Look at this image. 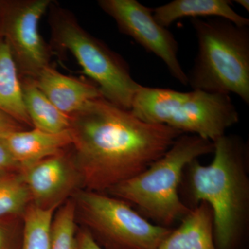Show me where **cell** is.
Returning <instances> with one entry per match:
<instances>
[{
    "label": "cell",
    "mask_w": 249,
    "mask_h": 249,
    "mask_svg": "<svg viewBox=\"0 0 249 249\" xmlns=\"http://www.w3.org/2000/svg\"><path fill=\"white\" fill-rule=\"evenodd\" d=\"M73 160L86 191L107 192L162 157L182 132L144 122L103 97L70 115Z\"/></svg>",
    "instance_id": "obj_1"
},
{
    "label": "cell",
    "mask_w": 249,
    "mask_h": 249,
    "mask_svg": "<svg viewBox=\"0 0 249 249\" xmlns=\"http://www.w3.org/2000/svg\"><path fill=\"white\" fill-rule=\"evenodd\" d=\"M213 144L210 164L196 160L187 165V196L192 208L206 202L212 210L216 248L235 249L249 224V145L232 134H224Z\"/></svg>",
    "instance_id": "obj_2"
},
{
    "label": "cell",
    "mask_w": 249,
    "mask_h": 249,
    "mask_svg": "<svg viewBox=\"0 0 249 249\" xmlns=\"http://www.w3.org/2000/svg\"><path fill=\"white\" fill-rule=\"evenodd\" d=\"M213 142L183 134L164 155L146 169L108 191L125 201L147 220L170 228L181 221L190 209L180 197V186L187 165L201 156L213 153Z\"/></svg>",
    "instance_id": "obj_3"
},
{
    "label": "cell",
    "mask_w": 249,
    "mask_h": 249,
    "mask_svg": "<svg viewBox=\"0 0 249 249\" xmlns=\"http://www.w3.org/2000/svg\"><path fill=\"white\" fill-rule=\"evenodd\" d=\"M198 52L188 76L194 90L237 95L249 105V26L223 18L191 19Z\"/></svg>",
    "instance_id": "obj_4"
},
{
    "label": "cell",
    "mask_w": 249,
    "mask_h": 249,
    "mask_svg": "<svg viewBox=\"0 0 249 249\" xmlns=\"http://www.w3.org/2000/svg\"><path fill=\"white\" fill-rule=\"evenodd\" d=\"M130 111L148 124H163L213 142L240 121L230 95L139 87Z\"/></svg>",
    "instance_id": "obj_5"
},
{
    "label": "cell",
    "mask_w": 249,
    "mask_h": 249,
    "mask_svg": "<svg viewBox=\"0 0 249 249\" xmlns=\"http://www.w3.org/2000/svg\"><path fill=\"white\" fill-rule=\"evenodd\" d=\"M50 8L49 25L53 45L74 57L105 99L130 110L141 85L132 78L128 63L85 30L70 11L56 6Z\"/></svg>",
    "instance_id": "obj_6"
},
{
    "label": "cell",
    "mask_w": 249,
    "mask_h": 249,
    "mask_svg": "<svg viewBox=\"0 0 249 249\" xmlns=\"http://www.w3.org/2000/svg\"><path fill=\"white\" fill-rule=\"evenodd\" d=\"M77 205L91 233L111 249H157L172 230L150 222L125 201L100 192H80Z\"/></svg>",
    "instance_id": "obj_7"
},
{
    "label": "cell",
    "mask_w": 249,
    "mask_h": 249,
    "mask_svg": "<svg viewBox=\"0 0 249 249\" xmlns=\"http://www.w3.org/2000/svg\"><path fill=\"white\" fill-rule=\"evenodd\" d=\"M52 0L0 1V37L11 49L21 78L34 79L51 65L52 47L39 31L41 18Z\"/></svg>",
    "instance_id": "obj_8"
},
{
    "label": "cell",
    "mask_w": 249,
    "mask_h": 249,
    "mask_svg": "<svg viewBox=\"0 0 249 249\" xmlns=\"http://www.w3.org/2000/svg\"><path fill=\"white\" fill-rule=\"evenodd\" d=\"M99 7L114 19L119 31L162 60L170 75L184 86L188 80L178 58V44L168 28L156 20L153 9L137 0H99Z\"/></svg>",
    "instance_id": "obj_9"
},
{
    "label": "cell",
    "mask_w": 249,
    "mask_h": 249,
    "mask_svg": "<svg viewBox=\"0 0 249 249\" xmlns=\"http://www.w3.org/2000/svg\"><path fill=\"white\" fill-rule=\"evenodd\" d=\"M21 173L33 204L39 207H58L59 203L80 182L73 157L67 155L65 150L22 170Z\"/></svg>",
    "instance_id": "obj_10"
},
{
    "label": "cell",
    "mask_w": 249,
    "mask_h": 249,
    "mask_svg": "<svg viewBox=\"0 0 249 249\" xmlns=\"http://www.w3.org/2000/svg\"><path fill=\"white\" fill-rule=\"evenodd\" d=\"M32 80L49 101L67 115L80 110L90 101L103 97L91 80L63 74L52 65L44 68Z\"/></svg>",
    "instance_id": "obj_11"
},
{
    "label": "cell",
    "mask_w": 249,
    "mask_h": 249,
    "mask_svg": "<svg viewBox=\"0 0 249 249\" xmlns=\"http://www.w3.org/2000/svg\"><path fill=\"white\" fill-rule=\"evenodd\" d=\"M4 139L20 171L71 146L70 129L54 134L40 129H19L0 136Z\"/></svg>",
    "instance_id": "obj_12"
},
{
    "label": "cell",
    "mask_w": 249,
    "mask_h": 249,
    "mask_svg": "<svg viewBox=\"0 0 249 249\" xmlns=\"http://www.w3.org/2000/svg\"><path fill=\"white\" fill-rule=\"evenodd\" d=\"M157 249H217L213 215L209 205L200 202L192 208Z\"/></svg>",
    "instance_id": "obj_13"
},
{
    "label": "cell",
    "mask_w": 249,
    "mask_h": 249,
    "mask_svg": "<svg viewBox=\"0 0 249 249\" xmlns=\"http://www.w3.org/2000/svg\"><path fill=\"white\" fill-rule=\"evenodd\" d=\"M153 15L157 22L165 28L183 18H223L236 25L249 26V19L235 12L229 0H174L153 9Z\"/></svg>",
    "instance_id": "obj_14"
},
{
    "label": "cell",
    "mask_w": 249,
    "mask_h": 249,
    "mask_svg": "<svg viewBox=\"0 0 249 249\" xmlns=\"http://www.w3.org/2000/svg\"><path fill=\"white\" fill-rule=\"evenodd\" d=\"M0 111L24 127H32L24 106L22 80L17 65L2 37H0Z\"/></svg>",
    "instance_id": "obj_15"
},
{
    "label": "cell",
    "mask_w": 249,
    "mask_h": 249,
    "mask_svg": "<svg viewBox=\"0 0 249 249\" xmlns=\"http://www.w3.org/2000/svg\"><path fill=\"white\" fill-rule=\"evenodd\" d=\"M23 97L33 128L49 133L66 132L71 125V117L62 112L29 78H21Z\"/></svg>",
    "instance_id": "obj_16"
},
{
    "label": "cell",
    "mask_w": 249,
    "mask_h": 249,
    "mask_svg": "<svg viewBox=\"0 0 249 249\" xmlns=\"http://www.w3.org/2000/svg\"><path fill=\"white\" fill-rule=\"evenodd\" d=\"M57 206L42 208L31 204L24 213L20 249H50L52 226Z\"/></svg>",
    "instance_id": "obj_17"
},
{
    "label": "cell",
    "mask_w": 249,
    "mask_h": 249,
    "mask_svg": "<svg viewBox=\"0 0 249 249\" xmlns=\"http://www.w3.org/2000/svg\"><path fill=\"white\" fill-rule=\"evenodd\" d=\"M31 202L22 173H0V217L24 214Z\"/></svg>",
    "instance_id": "obj_18"
},
{
    "label": "cell",
    "mask_w": 249,
    "mask_h": 249,
    "mask_svg": "<svg viewBox=\"0 0 249 249\" xmlns=\"http://www.w3.org/2000/svg\"><path fill=\"white\" fill-rule=\"evenodd\" d=\"M76 211V203L68 201L53 216L50 249H78Z\"/></svg>",
    "instance_id": "obj_19"
},
{
    "label": "cell",
    "mask_w": 249,
    "mask_h": 249,
    "mask_svg": "<svg viewBox=\"0 0 249 249\" xmlns=\"http://www.w3.org/2000/svg\"><path fill=\"white\" fill-rule=\"evenodd\" d=\"M16 170H19V165L4 139L0 137V173Z\"/></svg>",
    "instance_id": "obj_20"
},
{
    "label": "cell",
    "mask_w": 249,
    "mask_h": 249,
    "mask_svg": "<svg viewBox=\"0 0 249 249\" xmlns=\"http://www.w3.org/2000/svg\"><path fill=\"white\" fill-rule=\"evenodd\" d=\"M77 245L78 249H104L88 229H83L77 233Z\"/></svg>",
    "instance_id": "obj_21"
},
{
    "label": "cell",
    "mask_w": 249,
    "mask_h": 249,
    "mask_svg": "<svg viewBox=\"0 0 249 249\" xmlns=\"http://www.w3.org/2000/svg\"><path fill=\"white\" fill-rule=\"evenodd\" d=\"M24 129V126L0 111V136Z\"/></svg>",
    "instance_id": "obj_22"
},
{
    "label": "cell",
    "mask_w": 249,
    "mask_h": 249,
    "mask_svg": "<svg viewBox=\"0 0 249 249\" xmlns=\"http://www.w3.org/2000/svg\"><path fill=\"white\" fill-rule=\"evenodd\" d=\"M10 249V238L6 229L0 226V249Z\"/></svg>",
    "instance_id": "obj_23"
},
{
    "label": "cell",
    "mask_w": 249,
    "mask_h": 249,
    "mask_svg": "<svg viewBox=\"0 0 249 249\" xmlns=\"http://www.w3.org/2000/svg\"><path fill=\"white\" fill-rule=\"evenodd\" d=\"M236 4L240 5L246 11H249V0H235Z\"/></svg>",
    "instance_id": "obj_24"
}]
</instances>
